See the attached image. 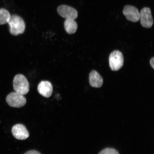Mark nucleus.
I'll return each mask as SVG.
<instances>
[{"label": "nucleus", "mask_w": 154, "mask_h": 154, "mask_svg": "<svg viewBox=\"0 0 154 154\" xmlns=\"http://www.w3.org/2000/svg\"><path fill=\"white\" fill-rule=\"evenodd\" d=\"M9 26V31L11 34L14 36H17L24 33L26 24L24 21L18 15H11L8 21Z\"/></svg>", "instance_id": "f257e3e1"}, {"label": "nucleus", "mask_w": 154, "mask_h": 154, "mask_svg": "<svg viewBox=\"0 0 154 154\" xmlns=\"http://www.w3.org/2000/svg\"><path fill=\"white\" fill-rule=\"evenodd\" d=\"M15 92L23 95H26L29 91V84L23 75L18 74L14 77L13 82Z\"/></svg>", "instance_id": "f03ea898"}, {"label": "nucleus", "mask_w": 154, "mask_h": 154, "mask_svg": "<svg viewBox=\"0 0 154 154\" xmlns=\"http://www.w3.org/2000/svg\"><path fill=\"white\" fill-rule=\"evenodd\" d=\"M109 65L112 70L118 71L124 65V57L122 53L119 51L112 52L109 57Z\"/></svg>", "instance_id": "7ed1b4c3"}, {"label": "nucleus", "mask_w": 154, "mask_h": 154, "mask_svg": "<svg viewBox=\"0 0 154 154\" xmlns=\"http://www.w3.org/2000/svg\"><path fill=\"white\" fill-rule=\"evenodd\" d=\"M6 101L10 106L15 108H20L26 104V100L24 95L17 92H11L7 96Z\"/></svg>", "instance_id": "20e7f679"}, {"label": "nucleus", "mask_w": 154, "mask_h": 154, "mask_svg": "<svg viewBox=\"0 0 154 154\" xmlns=\"http://www.w3.org/2000/svg\"><path fill=\"white\" fill-rule=\"evenodd\" d=\"M59 14L66 19L75 20L78 18V11L72 7L67 5H61L57 9Z\"/></svg>", "instance_id": "39448f33"}, {"label": "nucleus", "mask_w": 154, "mask_h": 154, "mask_svg": "<svg viewBox=\"0 0 154 154\" xmlns=\"http://www.w3.org/2000/svg\"><path fill=\"white\" fill-rule=\"evenodd\" d=\"M140 24L143 27L149 28L152 27L154 21L151 9L148 7H144L140 13Z\"/></svg>", "instance_id": "423d86ee"}, {"label": "nucleus", "mask_w": 154, "mask_h": 154, "mask_svg": "<svg viewBox=\"0 0 154 154\" xmlns=\"http://www.w3.org/2000/svg\"><path fill=\"white\" fill-rule=\"evenodd\" d=\"M123 13L128 21L137 22L140 20V15L139 11L136 7L133 6H125L123 9Z\"/></svg>", "instance_id": "0eeeda50"}, {"label": "nucleus", "mask_w": 154, "mask_h": 154, "mask_svg": "<svg viewBox=\"0 0 154 154\" xmlns=\"http://www.w3.org/2000/svg\"><path fill=\"white\" fill-rule=\"evenodd\" d=\"M11 132L13 136L18 140H25L29 136V134L26 127L22 124L14 125L11 130Z\"/></svg>", "instance_id": "6e6552de"}, {"label": "nucleus", "mask_w": 154, "mask_h": 154, "mask_svg": "<svg viewBox=\"0 0 154 154\" xmlns=\"http://www.w3.org/2000/svg\"><path fill=\"white\" fill-rule=\"evenodd\" d=\"M37 89L40 95L44 97L49 98L52 94L53 86L50 82L42 81L38 85Z\"/></svg>", "instance_id": "1a4fd4ad"}, {"label": "nucleus", "mask_w": 154, "mask_h": 154, "mask_svg": "<svg viewBox=\"0 0 154 154\" xmlns=\"http://www.w3.org/2000/svg\"><path fill=\"white\" fill-rule=\"evenodd\" d=\"M90 86L96 88H100L103 84V79L99 73L95 70L90 72L89 76Z\"/></svg>", "instance_id": "9d476101"}, {"label": "nucleus", "mask_w": 154, "mask_h": 154, "mask_svg": "<svg viewBox=\"0 0 154 154\" xmlns=\"http://www.w3.org/2000/svg\"><path fill=\"white\" fill-rule=\"evenodd\" d=\"M64 28L67 33L70 34H74L78 29V24L72 19H66L64 23Z\"/></svg>", "instance_id": "9b49d317"}, {"label": "nucleus", "mask_w": 154, "mask_h": 154, "mask_svg": "<svg viewBox=\"0 0 154 154\" xmlns=\"http://www.w3.org/2000/svg\"><path fill=\"white\" fill-rule=\"evenodd\" d=\"M11 15L7 10L0 9V25H4L8 23L11 17Z\"/></svg>", "instance_id": "f8f14e48"}, {"label": "nucleus", "mask_w": 154, "mask_h": 154, "mask_svg": "<svg viewBox=\"0 0 154 154\" xmlns=\"http://www.w3.org/2000/svg\"><path fill=\"white\" fill-rule=\"evenodd\" d=\"M99 154H119L117 150L112 148H106L102 150Z\"/></svg>", "instance_id": "ddd939ff"}, {"label": "nucleus", "mask_w": 154, "mask_h": 154, "mask_svg": "<svg viewBox=\"0 0 154 154\" xmlns=\"http://www.w3.org/2000/svg\"><path fill=\"white\" fill-rule=\"evenodd\" d=\"M24 154H41L39 152L35 151V150H30V151L27 152Z\"/></svg>", "instance_id": "4468645a"}, {"label": "nucleus", "mask_w": 154, "mask_h": 154, "mask_svg": "<svg viewBox=\"0 0 154 154\" xmlns=\"http://www.w3.org/2000/svg\"><path fill=\"white\" fill-rule=\"evenodd\" d=\"M150 64L152 68L154 69V57H153L150 60Z\"/></svg>", "instance_id": "2eb2a0df"}]
</instances>
